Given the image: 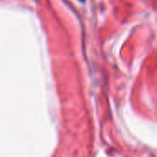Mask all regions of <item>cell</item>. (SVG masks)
<instances>
[{
  "instance_id": "1",
  "label": "cell",
  "mask_w": 157,
  "mask_h": 157,
  "mask_svg": "<svg viewBox=\"0 0 157 157\" xmlns=\"http://www.w3.org/2000/svg\"><path fill=\"white\" fill-rule=\"evenodd\" d=\"M78 1H81V2H84L85 0H78Z\"/></svg>"
}]
</instances>
